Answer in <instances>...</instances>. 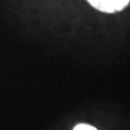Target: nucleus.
Segmentation results:
<instances>
[{
  "label": "nucleus",
  "instance_id": "f257e3e1",
  "mask_svg": "<svg viewBox=\"0 0 130 130\" xmlns=\"http://www.w3.org/2000/svg\"><path fill=\"white\" fill-rule=\"evenodd\" d=\"M88 1L95 9L112 13V12L123 10L130 0H88Z\"/></svg>",
  "mask_w": 130,
  "mask_h": 130
},
{
  "label": "nucleus",
  "instance_id": "f03ea898",
  "mask_svg": "<svg viewBox=\"0 0 130 130\" xmlns=\"http://www.w3.org/2000/svg\"><path fill=\"white\" fill-rule=\"evenodd\" d=\"M74 130H98V129L94 128L93 126L87 125V124H79L74 128Z\"/></svg>",
  "mask_w": 130,
  "mask_h": 130
}]
</instances>
